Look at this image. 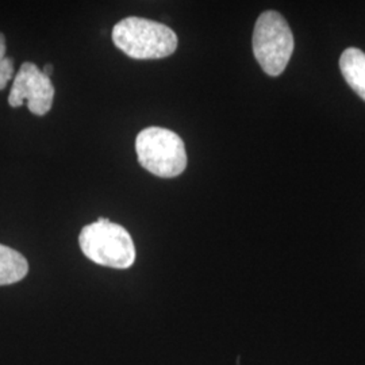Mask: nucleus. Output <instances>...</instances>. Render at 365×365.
Returning <instances> with one entry per match:
<instances>
[{"instance_id": "nucleus-1", "label": "nucleus", "mask_w": 365, "mask_h": 365, "mask_svg": "<svg viewBox=\"0 0 365 365\" xmlns=\"http://www.w3.org/2000/svg\"><path fill=\"white\" fill-rule=\"evenodd\" d=\"M113 42L134 60H158L173 54L179 41L176 33L163 24L129 16L113 29Z\"/></svg>"}, {"instance_id": "nucleus-2", "label": "nucleus", "mask_w": 365, "mask_h": 365, "mask_svg": "<svg viewBox=\"0 0 365 365\" xmlns=\"http://www.w3.org/2000/svg\"><path fill=\"white\" fill-rule=\"evenodd\" d=\"M78 244L87 259L102 267L128 269L135 261V245L129 232L107 218L84 226Z\"/></svg>"}, {"instance_id": "nucleus-3", "label": "nucleus", "mask_w": 365, "mask_h": 365, "mask_svg": "<svg viewBox=\"0 0 365 365\" xmlns=\"http://www.w3.org/2000/svg\"><path fill=\"white\" fill-rule=\"evenodd\" d=\"M135 152L144 170L158 178L182 175L187 167V152L182 138L164 128H148L137 135Z\"/></svg>"}, {"instance_id": "nucleus-4", "label": "nucleus", "mask_w": 365, "mask_h": 365, "mask_svg": "<svg viewBox=\"0 0 365 365\" xmlns=\"http://www.w3.org/2000/svg\"><path fill=\"white\" fill-rule=\"evenodd\" d=\"M294 52V36L287 21L276 11L261 14L253 31V53L269 76L284 72Z\"/></svg>"}, {"instance_id": "nucleus-5", "label": "nucleus", "mask_w": 365, "mask_h": 365, "mask_svg": "<svg viewBox=\"0 0 365 365\" xmlns=\"http://www.w3.org/2000/svg\"><path fill=\"white\" fill-rule=\"evenodd\" d=\"M53 99L52 80L46 78L36 64L24 63L14 78L9 105L15 108L26 102L30 113L42 117L52 110Z\"/></svg>"}, {"instance_id": "nucleus-6", "label": "nucleus", "mask_w": 365, "mask_h": 365, "mask_svg": "<svg viewBox=\"0 0 365 365\" xmlns=\"http://www.w3.org/2000/svg\"><path fill=\"white\" fill-rule=\"evenodd\" d=\"M339 68L349 87L365 102V53L348 48L341 54Z\"/></svg>"}, {"instance_id": "nucleus-7", "label": "nucleus", "mask_w": 365, "mask_h": 365, "mask_svg": "<svg viewBox=\"0 0 365 365\" xmlns=\"http://www.w3.org/2000/svg\"><path fill=\"white\" fill-rule=\"evenodd\" d=\"M29 274V262L16 252L0 244V286H9L21 282Z\"/></svg>"}, {"instance_id": "nucleus-8", "label": "nucleus", "mask_w": 365, "mask_h": 365, "mask_svg": "<svg viewBox=\"0 0 365 365\" xmlns=\"http://www.w3.org/2000/svg\"><path fill=\"white\" fill-rule=\"evenodd\" d=\"M14 76V60L6 57V37L0 33V90H4Z\"/></svg>"}, {"instance_id": "nucleus-9", "label": "nucleus", "mask_w": 365, "mask_h": 365, "mask_svg": "<svg viewBox=\"0 0 365 365\" xmlns=\"http://www.w3.org/2000/svg\"><path fill=\"white\" fill-rule=\"evenodd\" d=\"M42 73H43L46 78H51V76H52L53 73V66H51V64H46L45 68L42 69Z\"/></svg>"}]
</instances>
